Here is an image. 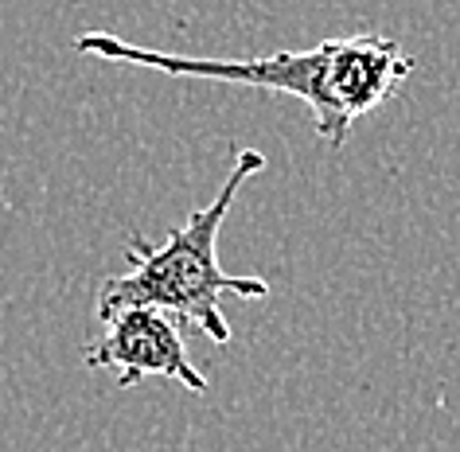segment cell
Instances as JSON below:
<instances>
[{
	"mask_svg": "<svg viewBox=\"0 0 460 452\" xmlns=\"http://www.w3.org/2000/svg\"><path fill=\"white\" fill-rule=\"evenodd\" d=\"M83 363L90 370H118V386L129 390L145 378H172L191 394H207L211 382L191 363L183 343V320L164 308H121L102 323V340L90 343Z\"/></svg>",
	"mask_w": 460,
	"mask_h": 452,
	"instance_id": "3957f363",
	"label": "cell"
},
{
	"mask_svg": "<svg viewBox=\"0 0 460 452\" xmlns=\"http://www.w3.org/2000/svg\"><path fill=\"white\" fill-rule=\"evenodd\" d=\"M78 55L106 63L148 66L172 78H207V83L258 86L273 94L301 98L313 113V129L332 153L351 137V125L386 106L390 94L413 75V55L390 36H328L305 51H273L258 59H195V55L153 51L110 31H83Z\"/></svg>",
	"mask_w": 460,
	"mask_h": 452,
	"instance_id": "6da1fadb",
	"label": "cell"
},
{
	"mask_svg": "<svg viewBox=\"0 0 460 452\" xmlns=\"http://www.w3.org/2000/svg\"><path fill=\"white\" fill-rule=\"evenodd\" d=\"M266 168V153L243 148L234 156V168L223 180V188L207 207L188 215V223L172 226L168 238L153 246L141 235H129V273L106 277L98 288V320L106 323L121 308H164L176 320L199 328L215 347H230L234 332L223 316V297L234 293L243 300H266L270 285L261 277H238L218 265V230H223L234 195Z\"/></svg>",
	"mask_w": 460,
	"mask_h": 452,
	"instance_id": "7a4b0ae2",
	"label": "cell"
}]
</instances>
